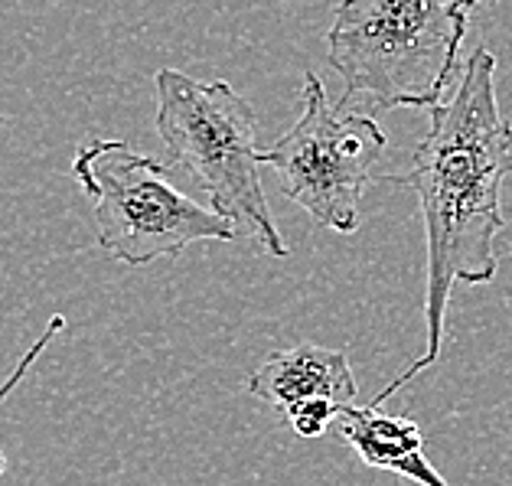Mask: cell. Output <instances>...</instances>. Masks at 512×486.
I'll return each mask as SVG.
<instances>
[{"label": "cell", "instance_id": "1", "mask_svg": "<svg viewBox=\"0 0 512 486\" xmlns=\"http://www.w3.org/2000/svg\"><path fill=\"white\" fill-rule=\"evenodd\" d=\"M431 128L405 173L385 177L415 193L424 219V350L405 372L376 392L385 405L431 369L444 350L447 307L457 284H490L499 274L496 235L506 229L503 183L512 173V124L496 102V56L477 46L451 102L428 111Z\"/></svg>", "mask_w": 512, "mask_h": 486}, {"label": "cell", "instance_id": "2", "mask_svg": "<svg viewBox=\"0 0 512 486\" xmlns=\"http://www.w3.org/2000/svg\"><path fill=\"white\" fill-rule=\"evenodd\" d=\"M473 7L464 0H340L327 30V59L343 79L336 105H444Z\"/></svg>", "mask_w": 512, "mask_h": 486}, {"label": "cell", "instance_id": "3", "mask_svg": "<svg viewBox=\"0 0 512 486\" xmlns=\"http://www.w3.org/2000/svg\"><path fill=\"white\" fill-rule=\"evenodd\" d=\"M154 95V128L173 164L190 173L206 190L212 209L229 216L239 235L252 239L261 252L291 255L258 177L261 151L252 105L226 79L203 82L180 69H157Z\"/></svg>", "mask_w": 512, "mask_h": 486}, {"label": "cell", "instance_id": "4", "mask_svg": "<svg viewBox=\"0 0 512 486\" xmlns=\"http://www.w3.org/2000/svg\"><path fill=\"white\" fill-rule=\"evenodd\" d=\"M72 177L92 203L102 252L128 268L177 258L196 242L239 239L229 216L180 193L170 170L128 141L95 137L82 144Z\"/></svg>", "mask_w": 512, "mask_h": 486}, {"label": "cell", "instance_id": "5", "mask_svg": "<svg viewBox=\"0 0 512 486\" xmlns=\"http://www.w3.org/2000/svg\"><path fill=\"white\" fill-rule=\"evenodd\" d=\"M304 111L291 131L278 137L261 164L281 177L284 196L323 229L353 235L359 199L382 160L389 137L372 115L330 105L314 72H304Z\"/></svg>", "mask_w": 512, "mask_h": 486}, {"label": "cell", "instance_id": "6", "mask_svg": "<svg viewBox=\"0 0 512 486\" xmlns=\"http://www.w3.org/2000/svg\"><path fill=\"white\" fill-rule=\"evenodd\" d=\"M245 385L258 402L278 408L281 415L307 398H333L340 408L356 405L359 398V385L346 353L317 343H301L265 356V363L248 376Z\"/></svg>", "mask_w": 512, "mask_h": 486}, {"label": "cell", "instance_id": "7", "mask_svg": "<svg viewBox=\"0 0 512 486\" xmlns=\"http://www.w3.org/2000/svg\"><path fill=\"white\" fill-rule=\"evenodd\" d=\"M336 431L366 467L398 473L418 486H451L424 457V434L405 415H385L379 405H343Z\"/></svg>", "mask_w": 512, "mask_h": 486}, {"label": "cell", "instance_id": "8", "mask_svg": "<svg viewBox=\"0 0 512 486\" xmlns=\"http://www.w3.org/2000/svg\"><path fill=\"white\" fill-rule=\"evenodd\" d=\"M66 327H69V323H66V317H62V314H53V317H49V323L40 330V336H36V340L27 346V350H23V356L17 359V366L7 372L4 382H0V405H4L7 398L20 389V382L30 376V369H33L36 363H40V356L49 350V343L56 340V333H62ZM4 470H7V457H4V451H0V477H4Z\"/></svg>", "mask_w": 512, "mask_h": 486}, {"label": "cell", "instance_id": "9", "mask_svg": "<svg viewBox=\"0 0 512 486\" xmlns=\"http://www.w3.org/2000/svg\"><path fill=\"white\" fill-rule=\"evenodd\" d=\"M336 415H340V405L333 398H307V402L287 411L284 418L297 438H323L336 425Z\"/></svg>", "mask_w": 512, "mask_h": 486}, {"label": "cell", "instance_id": "10", "mask_svg": "<svg viewBox=\"0 0 512 486\" xmlns=\"http://www.w3.org/2000/svg\"><path fill=\"white\" fill-rule=\"evenodd\" d=\"M464 4H470L473 10H477L480 4H496V0H464Z\"/></svg>", "mask_w": 512, "mask_h": 486}, {"label": "cell", "instance_id": "11", "mask_svg": "<svg viewBox=\"0 0 512 486\" xmlns=\"http://www.w3.org/2000/svg\"><path fill=\"white\" fill-rule=\"evenodd\" d=\"M4 128H7V118L0 115V137H4Z\"/></svg>", "mask_w": 512, "mask_h": 486}]
</instances>
